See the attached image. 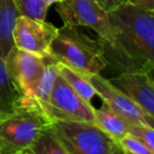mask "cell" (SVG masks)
Listing matches in <instances>:
<instances>
[{
  "label": "cell",
  "instance_id": "cell-1",
  "mask_svg": "<svg viewBox=\"0 0 154 154\" xmlns=\"http://www.w3.org/2000/svg\"><path fill=\"white\" fill-rule=\"evenodd\" d=\"M109 14L114 39H98L108 66L117 74L147 72L154 66V11L127 2Z\"/></svg>",
  "mask_w": 154,
  "mask_h": 154
},
{
  "label": "cell",
  "instance_id": "cell-2",
  "mask_svg": "<svg viewBox=\"0 0 154 154\" xmlns=\"http://www.w3.org/2000/svg\"><path fill=\"white\" fill-rule=\"evenodd\" d=\"M50 57L86 76L100 74L108 68L98 39H92L76 26H62L51 45Z\"/></svg>",
  "mask_w": 154,
  "mask_h": 154
},
{
  "label": "cell",
  "instance_id": "cell-3",
  "mask_svg": "<svg viewBox=\"0 0 154 154\" xmlns=\"http://www.w3.org/2000/svg\"><path fill=\"white\" fill-rule=\"evenodd\" d=\"M52 120L37 107L21 106L0 118V154H28L45 127Z\"/></svg>",
  "mask_w": 154,
  "mask_h": 154
},
{
  "label": "cell",
  "instance_id": "cell-4",
  "mask_svg": "<svg viewBox=\"0 0 154 154\" xmlns=\"http://www.w3.org/2000/svg\"><path fill=\"white\" fill-rule=\"evenodd\" d=\"M53 128L66 154H122L117 140L96 124L53 122Z\"/></svg>",
  "mask_w": 154,
  "mask_h": 154
},
{
  "label": "cell",
  "instance_id": "cell-5",
  "mask_svg": "<svg viewBox=\"0 0 154 154\" xmlns=\"http://www.w3.org/2000/svg\"><path fill=\"white\" fill-rule=\"evenodd\" d=\"M56 11L64 26L89 28L101 41H113L114 29L110 14L95 0H62L56 3Z\"/></svg>",
  "mask_w": 154,
  "mask_h": 154
},
{
  "label": "cell",
  "instance_id": "cell-6",
  "mask_svg": "<svg viewBox=\"0 0 154 154\" xmlns=\"http://www.w3.org/2000/svg\"><path fill=\"white\" fill-rule=\"evenodd\" d=\"M43 113L52 122H85L95 124V108L87 103L60 75L56 78Z\"/></svg>",
  "mask_w": 154,
  "mask_h": 154
},
{
  "label": "cell",
  "instance_id": "cell-7",
  "mask_svg": "<svg viewBox=\"0 0 154 154\" xmlns=\"http://www.w3.org/2000/svg\"><path fill=\"white\" fill-rule=\"evenodd\" d=\"M58 30L59 28L47 22L45 19L20 15L14 29V43L22 51L50 57L52 42L57 37Z\"/></svg>",
  "mask_w": 154,
  "mask_h": 154
},
{
  "label": "cell",
  "instance_id": "cell-8",
  "mask_svg": "<svg viewBox=\"0 0 154 154\" xmlns=\"http://www.w3.org/2000/svg\"><path fill=\"white\" fill-rule=\"evenodd\" d=\"M91 84L97 92V96L103 99L113 111L132 125L149 126L154 128V118L150 116L134 99L118 88H116L108 78L100 74L89 76Z\"/></svg>",
  "mask_w": 154,
  "mask_h": 154
},
{
  "label": "cell",
  "instance_id": "cell-9",
  "mask_svg": "<svg viewBox=\"0 0 154 154\" xmlns=\"http://www.w3.org/2000/svg\"><path fill=\"white\" fill-rule=\"evenodd\" d=\"M48 57H41L14 47L5 58L10 76L23 95V103L31 96L47 64Z\"/></svg>",
  "mask_w": 154,
  "mask_h": 154
},
{
  "label": "cell",
  "instance_id": "cell-10",
  "mask_svg": "<svg viewBox=\"0 0 154 154\" xmlns=\"http://www.w3.org/2000/svg\"><path fill=\"white\" fill-rule=\"evenodd\" d=\"M110 82L131 96L154 118V80L145 71L117 74Z\"/></svg>",
  "mask_w": 154,
  "mask_h": 154
},
{
  "label": "cell",
  "instance_id": "cell-11",
  "mask_svg": "<svg viewBox=\"0 0 154 154\" xmlns=\"http://www.w3.org/2000/svg\"><path fill=\"white\" fill-rule=\"evenodd\" d=\"M58 75L59 72H58L57 61H55L52 57H48L47 64L39 77L32 94L22 106H34L43 112V109L50 100Z\"/></svg>",
  "mask_w": 154,
  "mask_h": 154
},
{
  "label": "cell",
  "instance_id": "cell-12",
  "mask_svg": "<svg viewBox=\"0 0 154 154\" xmlns=\"http://www.w3.org/2000/svg\"><path fill=\"white\" fill-rule=\"evenodd\" d=\"M21 15L14 0H0V57L5 59L14 43V29Z\"/></svg>",
  "mask_w": 154,
  "mask_h": 154
},
{
  "label": "cell",
  "instance_id": "cell-13",
  "mask_svg": "<svg viewBox=\"0 0 154 154\" xmlns=\"http://www.w3.org/2000/svg\"><path fill=\"white\" fill-rule=\"evenodd\" d=\"M22 101L23 95L10 76L5 59L0 57V118L15 112Z\"/></svg>",
  "mask_w": 154,
  "mask_h": 154
},
{
  "label": "cell",
  "instance_id": "cell-14",
  "mask_svg": "<svg viewBox=\"0 0 154 154\" xmlns=\"http://www.w3.org/2000/svg\"><path fill=\"white\" fill-rule=\"evenodd\" d=\"M95 124L116 140L125 134L130 133L132 127V124L113 111L106 103L98 109H95Z\"/></svg>",
  "mask_w": 154,
  "mask_h": 154
},
{
  "label": "cell",
  "instance_id": "cell-15",
  "mask_svg": "<svg viewBox=\"0 0 154 154\" xmlns=\"http://www.w3.org/2000/svg\"><path fill=\"white\" fill-rule=\"evenodd\" d=\"M57 66L60 76L72 87L77 94L80 95L87 103H91L93 97L97 95V92L91 84L89 77L60 62H57Z\"/></svg>",
  "mask_w": 154,
  "mask_h": 154
},
{
  "label": "cell",
  "instance_id": "cell-16",
  "mask_svg": "<svg viewBox=\"0 0 154 154\" xmlns=\"http://www.w3.org/2000/svg\"><path fill=\"white\" fill-rule=\"evenodd\" d=\"M28 154H66L64 147L53 128V122L40 131Z\"/></svg>",
  "mask_w": 154,
  "mask_h": 154
},
{
  "label": "cell",
  "instance_id": "cell-17",
  "mask_svg": "<svg viewBox=\"0 0 154 154\" xmlns=\"http://www.w3.org/2000/svg\"><path fill=\"white\" fill-rule=\"evenodd\" d=\"M14 2L21 15L43 20L47 18L49 8L43 3L42 0H14Z\"/></svg>",
  "mask_w": 154,
  "mask_h": 154
},
{
  "label": "cell",
  "instance_id": "cell-18",
  "mask_svg": "<svg viewBox=\"0 0 154 154\" xmlns=\"http://www.w3.org/2000/svg\"><path fill=\"white\" fill-rule=\"evenodd\" d=\"M122 154H153V152L135 135L128 133L117 140Z\"/></svg>",
  "mask_w": 154,
  "mask_h": 154
},
{
  "label": "cell",
  "instance_id": "cell-19",
  "mask_svg": "<svg viewBox=\"0 0 154 154\" xmlns=\"http://www.w3.org/2000/svg\"><path fill=\"white\" fill-rule=\"evenodd\" d=\"M130 133L138 137L154 154V128L149 126L132 125Z\"/></svg>",
  "mask_w": 154,
  "mask_h": 154
},
{
  "label": "cell",
  "instance_id": "cell-20",
  "mask_svg": "<svg viewBox=\"0 0 154 154\" xmlns=\"http://www.w3.org/2000/svg\"><path fill=\"white\" fill-rule=\"evenodd\" d=\"M95 1L108 13H111L112 11L128 2L127 0H95Z\"/></svg>",
  "mask_w": 154,
  "mask_h": 154
},
{
  "label": "cell",
  "instance_id": "cell-21",
  "mask_svg": "<svg viewBox=\"0 0 154 154\" xmlns=\"http://www.w3.org/2000/svg\"><path fill=\"white\" fill-rule=\"evenodd\" d=\"M127 1L136 7L154 11V0H127Z\"/></svg>",
  "mask_w": 154,
  "mask_h": 154
},
{
  "label": "cell",
  "instance_id": "cell-22",
  "mask_svg": "<svg viewBox=\"0 0 154 154\" xmlns=\"http://www.w3.org/2000/svg\"><path fill=\"white\" fill-rule=\"evenodd\" d=\"M43 3H45V5H47L48 8H50L51 5H56V3L60 2V1H62V0H42Z\"/></svg>",
  "mask_w": 154,
  "mask_h": 154
},
{
  "label": "cell",
  "instance_id": "cell-23",
  "mask_svg": "<svg viewBox=\"0 0 154 154\" xmlns=\"http://www.w3.org/2000/svg\"><path fill=\"white\" fill-rule=\"evenodd\" d=\"M147 73L150 75V76L153 78V80H154V66H152V68H150L149 70L147 71Z\"/></svg>",
  "mask_w": 154,
  "mask_h": 154
}]
</instances>
